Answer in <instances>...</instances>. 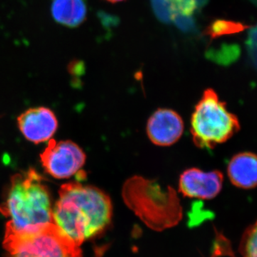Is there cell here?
Here are the masks:
<instances>
[{
    "mask_svg": "<svg viewBox=\"0 0 257 257\" xmlns=\"http://www.w3.org/2000/svg\"><path fill=\"white\" fill-rule=\"evenodd\" d=\"M42 167L51 177L69 179L82 172L87 157L82 148L73 142L49 140L40 155Z\"/></svg>",
    "mask_w": 257,
    "mask_h": 257,
    "instance_id": "6",
    "label": "cell"
},
{
    "mask_svg": "<svg viewBox=\"0 0 257 257\" xmlns=\"http://www.w3.org/2000/svg\"><path fill=\"white\" fill-rule=\"evenodd\" d=\"M246 45L248 57L257 69V25L248 32Z\"/></svg>",
    "mask_w": 257,
    "mask_h": 257,
    "instance_id": "16",
    "label": "cell"
},
{
    "mask_svg": "<svg viewBox=\"0 0 257 257\" xmlns=\"http://www.w3.org/2000/svg\"><path fill=\"white\" fill-rule=\"evenodd\" d=\"M106 1L109 2V3H119V2L124 1V0H106Z\"/></svg>",
    "mask_w": 257,
    "mask_h": 257,
    "instance_id": "20",
    "label": "cell"
},
{
    "mask_svg": "<svg viewBox=\"0 0 257 257\" xmlns=\"http://www.w3.org/2000/svg\"><path fill=\"white\" fill-rule=\"evenodd\" d=\"M172 21L177 28L184 32H191L195 30V22L191 16L175 14L172 18Z\"/></svg>",
    "mask_w": 257,
    "mask_h": 257,
    "instance_id": "17",
    "label": "cell"
},
{
    "mask_svg": "<svg viewBox=\"0 0 257 257\" xmlns=\"http://www.w3.org/2000/svg\"><path fill=\"white\" fill-rule=\"evenodd\" d=\"M251 2L253 3V4L257 5V0H251Z\"/></svg>",
    "mask_w": 257,
    "mask_h": 257,
    "instance_id": "21",
    "label": "cell"
},
{
    "mask_svg": "<svg viewBox=\"0 0 257 257\" xmlns=\"http://www.w3.org/2000/svg\"><path fill=\"white\" fill-rule=\"evenodd\" d=\"M19 130L32 143H45L52 139L58 127L55 113L44 106L31 108L18 117Z\"/></svg>",
    "mask_w": 257,
    "mask_h": 257,
    "instance_id": "8",
    "label": "cell"
},
{
    "mask_svg": "<svg viewBox=\"0 0 257 257\" xmlns=\"http://www.w3.org/2000/svg\"><path fill=\"white\" fill-rule=\"evenodd\" d=\"M99 18L101 19V23L106 28H111L114 27L115 25L119 23V19L115 18L112 15L106 14V13H101L99 15Z\"/></svg>",
    "mask_w": 257,
    "mask_h": 257,
    "instance_id": "18",
    "label": "cell"
},
{
    "mask_svg": "<svg viewBox=\"0 0 257 257\" xmlns=\"http://www.w3.org/2000/svg\"><path fill=\"white\" fill-rule=\"evenodd\" d=\"M239 130L236 115L228 110L214 89H206L191 118V134L194 145L201 149H212L226 143Z\"/></svg>",
    "mask_w": 257,
    "mask_h": 257,
    "instance_id": "4",
    "label": "cell"
},
{
    "mask_svg": "<svg viewBox=\"0 0 257 257\" xmlns=\"http://www.w3.org/2000/svg\"><path fill=\"white\" fill-rule=\"evenodd\" d=\"M52 14L57 23L76 28L85 20L87 6L84 0H54Z\"/></svg>",
    "mask_w": 257,
    "mask_h": 257,
    "instance_id": "11",
    "label": "cell"
},
{
    "mask_svg": "<svg viewBox=\"0 0 257 257\" xmlns=\"http://www.w3.org/2000/svg\"><path fill=\"white\" fill-rule=\"evenodd\" d=\"M0 213L9 219L6 228L15 231H32L53 222L52 198L43 177L34 169L13 175Z\"/></svg>",
    "mask_w": 257,
    "mask_h": 257,
    "instance_id": "2",
    "label": "cell"
},
{
    "mask_svg": "<svg viewBox=\"0 0 257 257\" xmlns=\"http://www.w3.org/2000/svg\"><path fill=\"white\" fill-rule=\"evenodd\" d=\"M53 222L81 246L109 229L113 216L109 196L80 182L64 184L53 207Z\"/></svg>",
    "mask_w": 257,
    "mask_h": 257,
    "instance_id": "1",
    "label": "cell"
},
{
    "mask_svg": "<svg viewBox=\"0 0 257 257\" xmlns=\"http://www.w3.org/2000/svg\"><path fill=\"white\" fill-rule=\"evenodd\" d=\"M227 174L235 187L255 188L257 187V155L248 152L235 155L228 165Z\"/></svg>",
    "mask_w": 257,
    "mask_h": 257,
    "instance_id": "10",
    "label": "cell"
},
{
    "mask_svg": "<svg viewBox=\"0 0 257 257\" xmlns=\"http://www.w3.org/2000/svg\"><path fill=\"white\" fill-rule=\"evenodd\" d=\"M121 195L126 205L155 231L173 227L183 216L175 189L157 181L134 176L125 182Z\"/></svg>",
    "mask_w": 257,
    "mask_h": 257,
    "instance_id": "3",
    "label": "cell"
},
{
    "mask_svg": "<svg viewBox=\"0 0 257 257\" xmlns=\"http://www.w3.org/2000/svg\"><path fill=\"white\" fill-rule=\"evenodd\" d=\"M154 13L160 21L170 23L172 21L173 11L169 0H151Z\"/></svg>",
    "mask_w": 257,
    "mask_h": 257,
    "instance_id": "13",
    "label": "cell"
},
{
    "mask_svg": "<svg viewBox=\"0 0 257 257\" xmlns=\"http://www.w3.org/2000/svg\"><path fill=\"white\" fill-rule=\"evenodd\" d=\"M242 257H257V221L246 229L240 243Z\"/></svg>",
    "mask_w": 257,
    "mask_h": 257,
    "instance_id": "12",
    "label": "cell"
},
{
    "mask_svg": "<svg viewBox=\"0 0 257 257\" xmlns=\"http://www.w3.org/2000/svg\"><path fill=\"white\" fill-rule=\"evenodd\" d=\"M224 176L219 171L204 172L197 168L184 171L179 180V191L184 197L210 200L222 189Z\"/></svg>",
    "mask_w": 257,
    "mask_h": 257,
    "instance_id": "7",
    "label": "cell"
},
{
    "mask_svg": "<svg viewBox=\"0 0 257 257\" xmlns=\"http://www.w3.org/2000/svg\"><path fill=\"white\" fill-rule=\"evenodd\" d=\"M236 25L224 20H218L211 24L205 30V34L211 38H215L221 35L231 33L236 30Z\"/></svg>",
    "mask_w": 257,
    "mask_h": 257,
    "instance_id": "14",
    "label": "cell"
},
{
    "mask_svg": "<svg viewBox=\"0 0 257 257\" xmlns=\"http://www.w3.org/2000/svg\"><path fill=\"white\" fill-rule=\"evenodd\" d=\"M174 15L191 16L198 8L196 0H169Z\"/></svg>",
    "mask_w": 257,
    "mask_h": 257,
    "instance_id": "15",
    "label": "cell"
},
{
    "mask_svg": "<svg viewBox=\"0 0 257 257\" xmlns=\"http://www.w3.org/2000/svg\"><path fill=\"white\" fill-rule=\"evenodd\" d=\"M196 2H197L198 8H202L207 4L209 0H196Z\"/></svg>",
    "mask_w": 257,
    "mask_h": 257,
    "instance_id": "19",
    "label": "cell"
},
{
    "mask_svg": "<svg viewBox=\"0 0 257 257\" xmlns=\"http://www.w3.org/2000/svg\"><path fill=\"white\" fill-rule=\"evenodd\" d=\"M3 246L8 257H82L80 246L54 222L32 231L6 228Z\"/></svg>",
    "mask_w": 257,
    "mask_h": 257,
    "instance_id": "5",
    "label": "cell"
},
{
    "mask_svg": "<svg viewBox=\"0 0 257 257\" xmlns=\"http://www.w3.org/2000/svg\"><path fill=\"white\" fill-rule=\"evenodd\" d=\"M184 121L177 111L158 109L149 118L147 124L148 138L159 147H170L177 143L184 133Z\"/></svg>",
    "mask_w": 257,
    "mask_h": 257,
    "instance_id": "9",
    "label": "cell"
}]
</instances>
